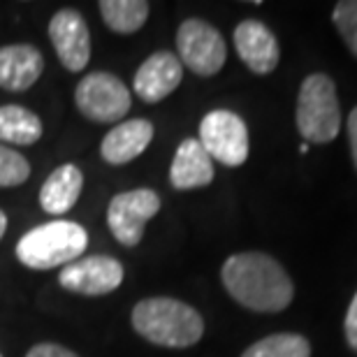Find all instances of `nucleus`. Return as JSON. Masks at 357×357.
<instances>
[{
	"label": "nucleus",
	"mask_w": 357,
	"mask_h": 357,
	"mask_svg": "<svg viewBox=\"0 0 357 357\" xmlns=\"http://www.w3.org/2000/svg\"><path fill=\"white\" fill-rule=\"evenodd\" d=\"M100 14H102L105 24L112 28L114 33L128 35L137 33L149 19V3L144 0H102L98 5Z\"/></svg>",
	"instance_id": "a211bd4d"
},
{
	"label": "nucleus",
	"mask_w": 357,
	"mask_h": 357,
	"mask_svg": "<svg viewBox=\"0 0 357 357\" xmlns=\"http://www.w3.org/2000/svg\"><path fill=\"white\" fill-rule=\"evenodd\" d=\"M89 234L75 220H49L28 230L17 244V258L28 269L47 271L70 265L86 251Z\"/></svg>",
	"instance_id": "7ed1b4c3"
},
{
	"label": "nucleus",
	"mask_w": 357,
	"mask_h": 357,
	"mask_svg": "<svg viewBox=\"0 0 357 357\" xmlns=\"http://www.w3.org/2000/svg\"><path fill=\"white\" fill-rule=\"evenodd\" d=\"M176 49L181 66L199 77L220 73L227 59L225 40L211 24L202 19H185L176 31Z\"/></svg>",
	"instance_id": "39448f33"
},
{
	"label": "nucleus",
	"mask_w": 357,
	"mask_h": 357,
	"mask_svg": "<svg viewBox=\"0 0 357 357\" xmlns=\"http://www.w3.org/2000/svg\"><path fill=\"white\" fill-rule=\"evenodd\" d=\"M297 128L306 144H330L341 130L337 86L327 75L316 73L302 82L297 96Z\"/></svg>",
	"instance_id": "20e7f679"
},
{
	"label": "nucleus",
	"mask_w": 357,
	"mask_h": 357,
	"mask_svg": "<svg viewBox=\"0 0 357 357\" xmlns=\"http://www.w3.org/2000/svg\"><path fill=\"white\" fill-rule=\"evenodd\" d=\"M132 327L146 341L165 348L195 346L204 334L202 316L172 297L142 299L132 309Z\"/></svg>",
	"instance_id": "f03ea898"
},
{
	"label": "nucleus",
	"mask_w": 357,
	"mask_h": 357,
	"mask_svg": "<svg viewBox=\"0 0 357 357\" xmlns=\"http://www.w3.org/2000/svg\"><path fill=\"white\" fill-rule=\"evenodd\" d=\"M169 181L176 190L204 188L213 181V162L199 139L188 137L178 144L169 167Z\"/></svg>",
	"instance_id": "2eb2a0df"
},
{
	"label": "nucleus",
	"mask_w": 357,
	"mask_h": 357,
	"mask_svg": "<svg viewBox=\"0 0 357 357\" xmlns=\"http://www.w3.org/2000/svg\"><path fill=\"white\" fill-rule=\"evenodd\" d=\"M160 211L158 192L137 188L114 195L107 209V223L119 244L128 248L137 246L144 237V225Z\"/></svg>",
	"instance_id": "6e6552de"
},
{
	"label": "nucleus",
	"mask_w": 357,
	"mask_h": 357,
	"mask_svg": "<svg viewBox=\"0 0 357 357\" xmlns=\"http://www.w3.org/2000/svg\"><path fill=\"white\" fill-rule=\"evenodd\" d=\"M348 142H351V153H353V165L357 169V107L351 112V116H348Z\"/></svg>",
	"instance_id": "b1692460"
},
{
	"label": "nucleus",
	"mask_w": 357,
	"mask_h": 357,
	"mask_svg": "<svg viewBox=\"0 0 357 357\" xmlns=\"http://www.w3.org/2000/svg\"><path fill=\"white\" fill-rule=\"evenodd\" d=\"M31 176V165L21 153L0 144V188H14Z\"/></svg>",
	"instance_id": "aec40b11"
},
{
	"label": "nucleus",
	"mask_w": 357,
	"mask_h": 357,
	"mask_svg": "<svg viewBox=\"0 0 357 357\" xmlns=\"http://www.w3.org/2000/svg\"><path fill=\"white\" fill-rule=\"evenodd\" d=\"M0 357H3V355H0Z\"/></svg>",
	"instance_id": "bb28decb"
},
{
	"label": "nucleus",
	"mask_w": 357,
	"mask_h": 357,
	"mask_svg": "<svg viewBox=\"0 0 357 357\" xmlns=\"http://www.w3.org/2000/svg\"><path fill=\"white\" fill-rule=\"evenodd\" d=\"M241 357H311V344L302 334L281 332L255 341Z\"/></svg>",
	"instance_id": "6ab92c4d"
},
{
	"label": "nucleus",
	"mask_w": 357,
	"mask_h": 357,
	"mask_svg": "<svg viewBox=\"0 0 357 357\" xmlns=\"http://www.w3.org/2000/svg\"><path fill=\"white\" fill-rule=\"evenodd\" d=\"M220 278L234 302L251 311L278 313L288 309L295 297L290 276L267 253L248 251L230 255L220 269Z\"/></svg>",
	"instance_id": "f257e3e1"
},
{
	"label": "nucleus",
	"mask_w": 357,
	"mask_h": 357,
	"mask_svg": "<svg viewBox=\"0 0 357 357\" xmlns=\"http://www.w3.org/2000/svg\"><path fill=\"white\" fill-rule=\"evenodd\" d=\"M84 188L82 169L77 165H61L47 176L40 188V204L47 213H66L77 204Z\"/></svg>",
	"instance_id": "dca6fc26"
},
{
	"label": "nucleus",
	"mask_w": 357,
	"mask_h": 357,
	"mask_svg": "<svg viewBox=\"0 0 357 357\" xmlns=\"http://www.w3.org/2000/svg\"><path fill=\"white\" fill-rule=\"evenodd\" d=\"M49 38L59 54L63 68L82 73L91 59V35L84 17L77 10H61L49 24Z\"/></svg>",
	"instance_id": "9d476101"
},
{
	"label": "nucleus",
	"mask_w": 357,
	"mask_h": 357,
	"mask_svg": "<svg viewBox=\"0 0 357 357\" xmlns=\"http://www.w3.org/2000/svg\"><path fill=\"white\" fill-rule=\"evenodd\" d=\"M332 21L348 49H351V54L357 56V0H341V3H337L332 12Z\"/></svg>",
	"instance_id": "412c9836"
},
{
	"label": "nucleus",
	"mask_w": 357,
	"mask_h": 357,
	"mask_svg": "<svg viewBox=\"0 0 357 357\" xmlns=\"http://www.w3.org/2000/svg\"><path fill=\"white\" fill-rule=\"evenodd\" d=\"M199 144L211 160L227 167L244 165L248 158L246 123L230 109H213L199 123Z\"/></svg>",
	"instance_id": "423d86ee"
},
{
	"label": "nucleus",
	"mask_w": 357,
	"mask_h": 357,
	"mask_svg": "<svg viewBox=\"0 0 357 357\" xmlns=\"http://www.w3.org/2000/svg\"><path fill=\"white\" fill-rule=\"evenodd\" d=\"M344 330H346V341H348V346H351L353 351L357 353V292H355V297H353L351 306H348Z\"/></svg>",
	"instance_id": "4be33fe9"
},
{
	"label": "nucleus",
	"mask_w": 357,
	"mask_h": 357,
	"mask_svg": "<svg viewBox=\"0 0 357 357\" xmlns=\"http://www.w3.org/2000/svg\"><path fill=\"white\" fill-rule=\"evenodd\" d=\"M26 357H79V355L68 351V348H63L59 344H38L28 351Z\"/></svg>",
	"instance_id": "5701e85b"
},
{
	"label": "nucleus",
	"mask_w": 357,
	"mask_h": 357,
	"mask_svg": "<svg viewBox=\"0 0 357 357\" xmlns=\"http://www.w3.org/2000/svg\"><path fill=\"white\" fill-rule=\"evenodd\" d=\"M77 107L96 123L121 121L130 109V91L119 77L109 73H91L79 82L75 93Z\"/></svg>",
	"instance_id": "0eeeda50"
},
{
	"label": "nucleus",
	"mask_w": 357,
	"mask_h": 357,
	"mask_svg": "<svg viewBox=\"0 0 357 357\" xmlns=\"http://www.w3.org/2000/svg\"><path fill=\"white\" fill-rule=\"evenodd\" d=\"M5 230H7V216H5L3 211H0V239H3Z\"/></svg>",
	"instance_id": "393cba45"
},
{
	"label": "nucleus",
	"mask_w": 357,
	"mask_h": 357,
	"mask_svg": "<svg viewBox=\"0 0 357 357\" xmlns=\"http://www.w3.org/2000/svg\"><path fill=\"white\" fill-rule=\"evenodd\" d=\"M299 151H302V153H309V144H306V142H304V144L299 146Z\"/></svg>",
	"instance_id": "a878e982"
},
{
	"label": "nucleus",
	"mask_w": 357,
	"mask_h": 357,
	"mask_svg": "<svg viewBox=\"0 0 357 357\" xmlns=\"http://www.w3.org/2000/svg\"><path fill=\"white\" fill-rule=\"evenodd\" d=\"M59 281L66 290L77 295H107L114 292L123 281V265L112 255H89L75 260L61 269Z\"/></svg>",
	"instance_id": "1a4fd4ad"
},
{
	"label": "nucleus",
	"mask_w": 357,
	"mask_h": 357,
	"mask_svg": "<svg viewBox=\"0 0 357 357\" xmlns=\"http://www.w3.org/2000/svg\"><path fill=\"white\" fill-rule=\"evenodd\" d=\"M234 47L239 59L255 75H269L278 66V42L262 21L246 19L234 28Z\"/></svg>",
	"instance_id": "f8f14e48"
},
{
	"label": "nucleus",
	"mask_w": 357,
	"mask_h": 357,
	"mask_svg": "<svg viewBox=\"0 0 357 357\" xmlns=\"http://www.w3.org/2000/svg\"><path fill=\"white\" fill-rule=\"evenodd\" d=\"M153 139V126L146 119H132L114 126L105 135L100 153L109 165H126L146 151Z\"/></svg>",
	"instance_id": "ddd939ff"
},
{
	"label": "nucleus",
	"mask_w": 357,
	"mask_h": 357,
	"mask_svg": "<svg viewBox=\"0 0 357 357\" xmlns=\"http://www.w3.org/2000/svg\"><path fill=\"white\" fill-rule=\"evenodd\" d=\"M183 77V66L172 52H155L142 63L135 75V93L144 102H160L176 91Z\"/></svg>",
	"instance_id": "9b49d317"
},
{
	"label": "nucleus",
	"mask_w": 357,
	"mask_h": 357,
	"mask_svg": "<svg viewBox=\"0 0 357 357\" xmlns=\"http://www.w3.org/2000/svg\"><path fill=\"white\" fill-rule=\"evenodd\" d=\"M45 59L31 45H10L0 49V86L5 91H26L40 79Z\"/></svg>",
	"instance_id": "4468645a"
},
{
	"label": "nucleus",
	"mask_w": 357,
	"mask_h": 357,
	"mask_svg": "<svg viewBox=\"0 0 357 357\" xmlns=\"http://www.w3.org/2000/svg\"><path fill=\"white\" fill-rule=\"evenodd\" d=\"M42 137V121L19 105L0 107V139L10 144H35Z\"/></svg>",
	"instance_id": "f3484780"
}]
</instances>
